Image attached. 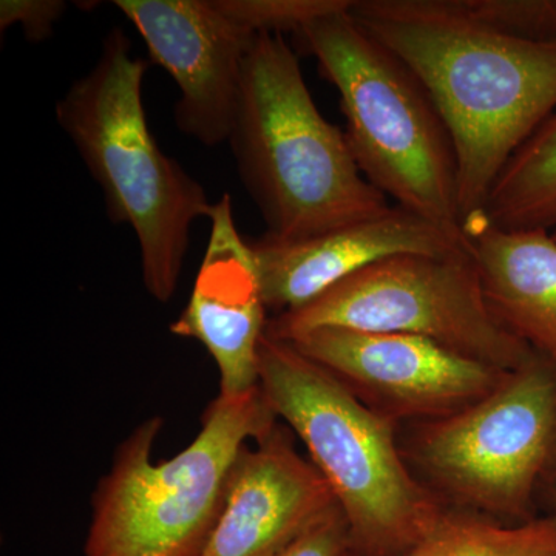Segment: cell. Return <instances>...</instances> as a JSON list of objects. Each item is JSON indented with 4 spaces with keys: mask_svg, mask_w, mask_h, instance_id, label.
Wrapping results in <instances>:
<instances>
[{
    "mask_svg": "<svg viewBox=\"0 0 556 556\" xmlns=\"http://www.w3.org/2000/svg\"><path fill=\"white\" fill-rule=\"evenodd\" d=\"M67 9L62 0H2L0 2V30L20 24L25 38L33 43L42 42L53 33L54 24Z\"/></svg>",
    "mask_w": 556,
    "mask_h": 556,
    "instance_id": "d6986e66",
    "label": "cell"
},
{
    "mask_svg": "<svg viewBox=\"0 0 556 556\" xmlns=\"http://www.w3.org/2000/svg\"><path fill=\"white\" fill-rule=\"evenodd\" d=\"M298 36L339 91L348 146L369 185L396 206L464 236L455 149L415 73L350 10L314 21Z\"/></svg>",
    "mask_w": 556,
    "mask_h": 556,
    "instance_id": "8992f818",
    "label": "cell"
},
{
    "mask_svg": "<svg viewBox=\"0 0 556 556\" xmlns=\"http://www.w3.org/2000/svg\"><path fill=\"white\" fill-rule=\"evenodd\" d=\"M399 556H556V514L506 525L448 508L412 551Z\"/></svg>",
    "mask_w": 556,
    "mask_h": 556,
    "instance_id": "2e32d148",
    "label": "cell"
},
{
    "mask_svg": "<svg viewBox=\"0 0 556 556\" xmlns=\"http://www.w3.org/2000/svg\"><path fill=\"white\" fill-rule=\"evenodd\" d=\"M464 236L486 305L508 332L556 365V240L551 230H506L481 218Z\"/></svg>",
    "mask_w": 556,
    "mask_h": 556,
    "instance_id": "5bb4252c",
    "label": "cell"
},
{
    "mask_svg": "<svg viewBox=\"0 0 556 556\" xmlns=\"http://www.w3.org/2000/svg\"><path fill=\"white\" fill-rule=\"evenodd\" d=\"M338 507L328 482L276 426L241 452L201 556H277Z\"/></svg>",
    "mask_w": 556,
    "mask_h": 556,
    "instance_id": "4fadbf2b",
    "label": "cell"
},
{
    "mask_svg": "<svg viewBox=\"0 0 556 556\" xmlns=\"http://www.w3.org/2000/svg\"><path fill=\"white\" fill-rule=\"evenodd\" d=\"M148 62L112 30L100 60L58 101L56 119L100 185L109 218L137 233L142 281L167 303L177 291L190 229L211 217L206 190L167 156L149 129L142 102Z\"/></svg>",
    "mask_w": 556,
    "mask_h": 556,
    "instance_id": "277c9868",
    "label": "cell"
},
{
    "mask_svg": "<svg viewBox=\"0 0 556 556\" xmlns=\"http://www.w3.org/2000/svg\"><path fill=\"white\" fill-rule=\"evenodd\" d=\"M217 9L252 35H298L306 25L346 11L353 0H214Z\"/></svg>",
    "mask_w": 556,
    "mask_h": 556,
    "instance_id": "e0dca14e",
    "label": "cell"
},
{
    "mask_svg": "<svg viewBox=\"0 0 556 556\" xmlns=\"http://www.w3.org/2000/svg\"><path fill=\"white\" fill-rule=\"evenodd\" d=\"M350 14L415 73L444 121L464 229L484 215L501 172L556 112V43L501 35L456 0H353Z\"/></svg>",
    "mask_w": 556,
    "mask_h": 556,
    "instance_id": "6da1fadb",
    "label": "cell"
},
{
    "mask_svg": "<svg viewBox=\"0 0 556 556\" xmlns=\"http://www.w3.org/2000/svg\"><path fill=\"white\" fill-rule=\"evenodd\" d=\"M229 142L270 239H309L391 208L358 169L345 131L317 109L281 35H257L248 51Z\"/></svg>",
    "mask_w": 556,
    "mask_h": 556,
    "instance_id": "3957f363",
    "label": "cell"
},
{
    "mask_svg": "<svg viewBox=\"0 0 556 556\" xmlns=\"http://www.w3.org/2000/svg\"><path fill=\"white\" fill-rule=\"evenodd\" d=\"M543 486H546L548 495H551V500L554 501V507L556 510V470L547 478V481L544 482Z\"/></svg>",
    "mask_w": 556,
    "mask_h": 556,
    "instance_id": "44dd1931",
    "label": "cell"
},
{
    "mask_svg": "<svg viewBox=\"0 0 556 556\" xmlns=\"http://www.w3.org/2000/svg\"><path fill=\"white\" fill-rule=\"evenodd\" d=\"M211 237L185 311L172 334L197 340L214 358L219 394L240 396L260 387V345L266 305L249 241L241 239L228 193L214 203Z\"/></svg>",
    "mask_w": 556,
    "mask_h": 556,
    "instance_id": "7c38bea8",
    "label": "cell"
},
{
    "mask_svg": "<svg viewBox=\"0 0 556 556\" xmlns=\"http://www.w3.org/2000/svg\"><path fill=\"white\" fill-rule=\"evenodd\" d=\"M249 244L263 302L266 309L278 314L309 305L380 260L401 254L452 255L468 248L463 233L439 228L401 206L309 239L283 241L263 236Z\"/></svg>",
    "mask_w": 556,
    "mask_h": 556,
    "instance_id": "8fae6325",
    "label": "cell"
},
{
    "mask_svg": "<svg viewBox=\"0 0 556 556\" xmlns=\"http://www.w3.org/2000/svg\"><path fill=\"white\" fill-rule=\"evenodd\" d=\"M350 552L348 526L340 507L318 519L277 556H345Z\"/></svg>",
    "mask_w": 556,
    "mask_h": 556,
    "instance_id": "ffe728a7",
    "label": "cell"
},
{
    "mask_svg": "<svg viewBox=\"0 0 556 556\" xmlns=\"http://www.w3.org/2000/svg\"><path fill=\"white\" fill-rule=\"evenodd\" d=\"M276 420L260 387L240 396L219 394L197 438L163 463H152L163 419L144 420L98 485L86 556L203 555L241 452Z\"/></svg>",
    "mask_w": 556,
    "mask_h": 556,
    "instance_id": "5b68a950",
    "label": "cell"
},
{
    "mask_svg": "<svg viewBox=\"0 0 556 556\" xmlns=\"http://www.w3.org/2000/svg\"><path fill=\"white\" fill-rule=\"evenodd\" d=\"M260 388L309 453L345 517L350 554L399 556L448 510L413 475L399 448L396 422L379 415L327 368L266 332Z\"/></svg>",
    "mask_w": 556,
    "mask_h": 556,
    "instance_id": "7a4b0ae2",
    "label": "cell"
},
{
    "mask_svg": "<svg viewBox=\"0 0 556 556\" xmlns=\"http://www.w3.org/2000/svg\"><path fill=\"white\" fill-rule=\"evenodd\" d=\"M552 233H554V239L556 240V230H554V232H552Z\"/></svg>",
    "mask_w": 556,
    "mask_h": 556,
    "instance_id": "7402d4cb",
    "label": "cell"
},
{
    "mask_svg": "<svg viewBox=\"0 0 556 556\" xmlns=\"http://www.w3.org/2000/svg\"><path fill=\"white\" fill-rule=\"evenodd\" d=\"M408 459L442 501L522 525L556 470V365L535 356L470 407L417 424Z\"/></svg>",
    "mask_w": 556,
    "mask_h": 556,
    "instance_id": "52a82bcc",
    "label": "cell"
},
{
    "mask_svg": "<svg viewBox=\"0 0 556 556\" xmlns=\"http://www.w3.org/2000/svg\"><path fill=\"white\" fill-rule=\"evenodd\" d=\"M179 90L175 124L214 148L229 141L239 110L244 61L255 36L214 0H115Z\"/></svg>",
    "mask_w": 556,
    "mask_h": 556,
    "instance_id": "30bf717a",
    "label": "cell"
},
{
    "mask_svg": "<svg viewBox=\"0 0 556 556\" xmlns=\"http://www.w3.org/2000/svg\"><path fill=\"white\" fill-rule=\"evenodd\" d=\"M318 328L417 336L504 371L535 356L486 305L470 244L452 255L372 263L309 305L270 318L266 332L289 342Z\"/></svg>",
    "mask_w": 556,
    "mask_h": 556,
    "instance_id": "ba28073f",
    "label": "cell"
},
{
    "mask_svg": "<svg viewBox=\"0 0 556 556\" xmlns=\"http://www.w3.org/2000/svg\"><path fill=\"white\" fill-rule=\"evenodd\" d=\"M289 343L393 422L460 412L492 393L508 372L417 336L318 328Z\"/></svg>",
    "mask_w": 556,
    "mask_h": 556,
    "instance_id": "9c48e42d",
    "label": "cell"
},
{
    "mask_svg": "<svg viewBox=\"0 0 556 556\" xmlns=\"http://www.w3.org/2000/svg\"><path fill=\"white\" fill-rule=\"evenodd\" d=\"M506 230H556V112L517 150L484 208Z\"/></svg>",
    "mask_w": 556,
    "mask_h": 556,
    "instance_id": "9a60e30c",
    "label": "cell"
},
{
    "mask_svg": "<svg viewBox=\"0 0 556 556\" xmlns=\"http://www.w3.org/2000/svg\"><path fill=\"white\" fill-rule=\"evenodd\" d=\"M456 5L508 38L556 43V0H456Z\"/></svg>",
    "mask_w": 556,
    "mask_h": 556,
    "instance_id": "ac0fdd59",
    "label": "cell"
}]
</instances>
